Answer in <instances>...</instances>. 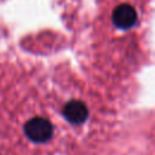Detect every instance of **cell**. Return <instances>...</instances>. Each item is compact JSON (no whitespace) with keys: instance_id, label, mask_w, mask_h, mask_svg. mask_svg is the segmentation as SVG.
I'll return each instance as SVG.
<instances>
[{"instance_id":"obj_1","label":"cell","mask_w":155,"mask_h":155,"mask_svg":"<svg viewBox=\"0 0 155 155\" xmlns=\"http://www.w3.org/2000/svg\"><path fill=\"white\" fill-rule=\"evenodd\" d=\"M24 133L34 143H45L52 138L53 126L47 119L35 116L25 122Z\"/></svg>"},{"instance_id":"obj_2","label":"cell","mask_w":155,"mask_h":155,"mask_svg":"<svg viewBox=\"0 0 155 155\" xmlns=\"http://www.w3.org/2000/svg\"><path fill=\"white\" fill-rule=\"evenodd\" d=\"M137 21L136 10L128 4H121L113 11V22L121 29H128L134 25Z\"/></svg>"},{"instance_id":"obj_3","label":"cell","mask_w":155,"mask_h":155,"mask_svg":"<svg viewBox=\"0 0 155 155\" xmlns=\"http://www.w3.org/2000/svg\"><path fill=\"white\" fill-rule=\"evenodd\" d=\"M63 116L71 124H82L87 116H88V110L87 107L81 102V101H69L68 103H65V105L63 107Z\"/></svg>"}]
</instances>
